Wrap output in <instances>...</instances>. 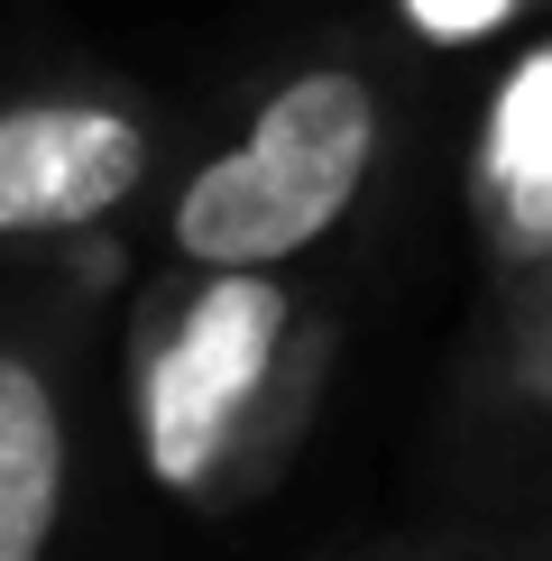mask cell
Here are the masks:
<instances>
[{"mask_svg":"<svg viewBox=\"0 0 552 561\" xmlns=\"http://www.w3.org/2000/svg\"><path fill=\"white\" fill-rule=\"evenodd\" d=\"M470 194H479V230H488L497 267H525L552 249V46H534L497 83Z\"/></svg>","mask_w":552,"mask_h":561,"instance_id":"277c9868","label":"cell"},{"mask_svg":"<svg viewBox=\"0 0 552 561\" xmlns=\"http://www.w3.org/2000/svg\"><path fill=\"white\" fill-rule=\"evenodd\" d=\"M304 378L295 304L258 267H203V286L148 304V470L184 497H221L249 470V424Z\"/></svg>","mask_w":552,"mask_h":561,"instance_id":"7a4b0ae2","label":"cell"},{"mask_svg":"<svg viewBox=\"0 0 552 561\" xmlns=\"http://www.w3.org/2000/svg\"><path fill=\"white\" fill-rule=\"evenodd\" d=\"M414 19H424L433 37H479V28H497L506 10H516V0H405Z\"/></svg>","mask_w":552,"mask_h":561,"instance_id":"52a82bcc","label":"cell"},{"mask_svg":"<svg viewBox=\"0 0 552 561\" xmlns=\"http://www.w3.org/2000/svg\"><path fill=\"white\" fill-rule=\"evenodd\" d=\"M506 276H516V304H506V359L497 368L534 414H552V249L506 267Z\"/></svg>","mask_w":552,"mask_h":561,"instance_id":"8992f818","label":"cell"},{"mask_svg":"<svg viewBox=\"0 0 552 561\" xmlns=\"http://www.w3.org/2000/svg\"><path fill=\"white\" fill-rule=\"evenodd\" d=\"M378 148H387L378 83L359 65H304L295 83L267 92L258 121L221 157H203L184 175V194L166 213V249L184 267L304 259L322 230H341V213L368 194Z\"/></svg>","mask_w":552,"mask_h":561,"instance_id":"6da1fadb","label":"cell"},{"mask_svg":"<svg viewBox=\"0 0 552 561\" xmlns=\"http://www.w3.org/2000/svg\"><path fill=\"white\" fill-rule=\"evenodd\" d=\"M65 405L28 350L0 341V561H46L65 516Z\"/></svg>","mask_w":552,"mask_h":561,"instance_id":"5b68a950","label":"cell"},{"mask_svg":"<svg viewBox=\"0 0 552 561\" xmlns=\"http://www.w3.org/2000/svg\"><path fill=\"white\" fill-rule=\"evenodd\" d=\"M157 138L129 102H10L0 111V240H37V230H83L148 184Z\"/></svg>","mask_w":552,"mask_h":561,"instance_id":"3957f363","label":"cell"}]
</instances>
